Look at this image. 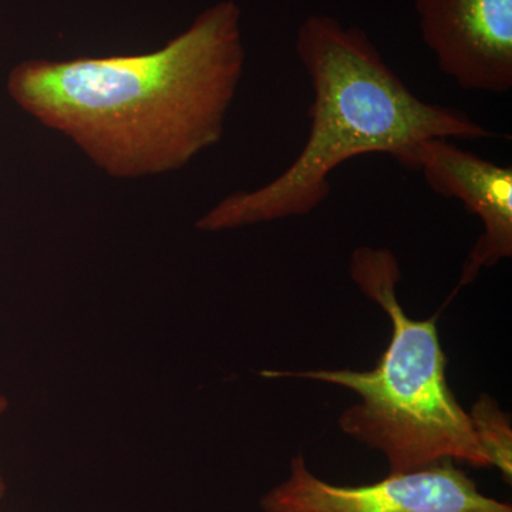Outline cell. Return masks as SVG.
I'll return each instance as SVG.
<instances>
[{
	"instance_id": "8992f818",
	"label": "cell",
	"mask_w": 512,
	"mask_h": 512,
	"mask_svg": "<svg viewBox=\"0 0 512 512\" xmlns=\"http://www.w3.org/2000/svg\"><path fill=\"white\" fill-rule=\"evenodd\" d=\"M419 171L431 190L456 198L483 225L471 248L456 291L473 284L483 269L512 256V168L458 147L447 138H431L416 147L407 167Z\"/></svg>"
},
{
	"instance_id": "7a4b0ae2",
	"label": "cell",
	"mask_w": 512,
	"mask_h": 512,
	"mask_svg": "<svg viewBox=\"0 0 512 512\" xmlns=\"http://www.w3.org/2000/svg\"><path fill=\"white\" fill-rule=\"evenodd\" d=\"M295 47L313 94L305 147L274 180L232 192L205 212L195 224L200 231L306 217L328 200L333 171L356 157L386 154L407 167L416 147L431 138L500 137L464 111L417 97L363 29L311 15L299 26Z\"/></svg>"
},
{
	"instance_id": "5b68a950",
	"label": "cell",
	"mask_w": 512,
	"mask_h": 512,
	"mask_svg": "<svg viewBox=\"0 0 512 512\" xmlns=\"http://www.w3.org/2000/svg\"><path fill=\"white\" fill-rule=\"evenodd\" d=\"M424 45L467 92L512 89V0H416Z\"/></svg>"
},
{
	"instance_id": "6da1fadb",
	"label": "cell",
	"mask_w": 512,
	"mask_h": 512,
	"mask_svg": "<svg viewBox=\"0 0 512 512\" xmlns=\"http://www.w3.org/2000/svg\"><path fill=\"white\" fill-rule=\"evenodd\" d=\"M241 16L221 0L154 52L26 60L6 89L110 177L181 170L224 136L245 67Z\"/></svg>"
},
{
	"instance_id": "8fae6325",
	"label": "cell",
	"mask_w": 512,
	"mask_h": 512,
	"mask_svg": "<svg viewBox=\"0 0 512 512\" xmlns=\"http://www.w3.org/2000/svg\"><path fill=\"white\" fill-rule=\"evenodd\" d=\"M0 512H2V511H0Z\"/></svg>"
},
{
	"instance_id": "3957f363",
	"label": "cell",
	"mask_w": 512,
	"mask_h": 512,
	"mask_svg": "<svg viewBox=\"0 0 512 512\" xmlns=\"http://www.w3.org/2000/svg\"><path fill=\"white\" fill-rule=\"evenodd\" d=\"M359 291L389 318L390 339L372 370H266L268 379L311 380L360 397L340 414L346 436L386 457L389 474L443 463L491 468L470 414L447 382L437 316L410 318L397 296L399 259L389 248L359 247L349 264Z\"/></svg>"
},
{
	"instance_id": "ba28073f",
	"label": "cell",
	"mask_w": 512,
	"mask_h": 512,
	"mask_svg": "<svg viewBox=\"0 0 512 512\" xmlns=\"http://www.w3.org/2000/svg\"><path fill=\"white\" fill-rule=\"evenodd\" d=\"M9 399L6 396H3V394H0V417L3 416V414H6L9 410Z\"/></svg>"
},
{
	"instance_id": "277c9868",
	"label": "cell",
	"mask_w": 512,
	"mask_h": 512,
	"mask_svg": "<svg viewBox=\"0 0 512 512\" xmlns=\"http://www.w3.org/2000/svg\"><path fill=\"white\" fill-rule=\"evenodd\" d=\"M262 512H512V505L481 493L454 463L389 474L365 485H336L313 474L303 454L288 477L261 498Z\"/></svg>"
},
{
	"instance_id": "9c48e42d",
	"label": "cell",
	"mask_w": 512,
	"mask_h": 512,
	"mask_svg": "<svg viewBox=\"0 0 512 512\" xmlns=\"http://www.w3.org/2000/svg\"><path fill=\"white\" fill-rule=\"evenodd\" d=\"M6 494V483L5 480L0 481V501L3 500V497H5Z\"/></svg>"
},
{
	"instance_id": "30bf717a",
	"label": "cell",
	"mask_w": 512,
	"mask_h": 512,
	"mask_svg": "<svg viewBox=\"0 0 512 512\" xmlns=\"http://www.w3.org/2000/svg\"><path fill=\"white\" fill-rule=\"evenodd\" d=\"M0 481H3V478H2V476H0Z\"/></svg>"
},
{
	"instance_id": "52a82bcc",
	"label": "cell",
	"mask_w": 512,
	"mask_h": 512,
	"mask_svg": "<svg viewBox=\"0 0 512 512\" xmlns=\"http://www.w3.org/2000/svg\"><path fill=\"white\" fill-rule=\"evenodd\" d=\"M477 439L491 467L497 468L505 481L512 477V429L510 414L503 412L491 397L483 396L468 410Z\"/></svg>"
}]
</instances>
